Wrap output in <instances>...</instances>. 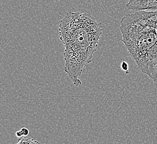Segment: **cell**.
Returning a JSON list of instances; mask_svg holds the SVG:
<instances>
[{
    "label": "cell",
    "mask_w": 157,
    "mask_h": 144,
    "mask_svg": "<svg viewBox=\"0 0 157 144\" xmlns=\"http://www.w3.org/2000/svg\"><path fill=\"white\" fill-rule=\"evenodd\" d=\"M29 130L27 128H22L20 131H18L16 132V136L18 138H22V136L26 137L27 135H29Z\"/></svg>",
    "instance_id": "cell-5"
},
{
    "label": "cell",
    "mask_w": 157,
    "mask_h": 144,
    "mask_svg": "<svg viewBox=\"0 0 157 144\" xmlns=\"http://www.w3.org/2000/svg\"><path fill=\"white\" fill-rule=\"evenodd\" d=\"M102 24L88 13L68 12L59 24L60 39L65 47V70L76 86L86 64L90 63L103 34Z\"/></svg>",
    "instance_id": "cell-1"
},
{
    "label": "cell",
    "mask_w": 157,
    "mask_h": 144,
    "mask_svg": "<svg viewBox=\"0 0 157 144\" xmlns=\"http://www.w3.org/2000/svg\"><path fill=\"white\" fill-rule=\"evenodd\" d=\"M120 30L121 41L138 68L157 82V10L127 14Z\"/></svg>",
    "instance_id": "cell-2"
},
{
    "label": "cell",
    "mask_w": 157,
    "mask_h": 144,
    "mask_svg": "<svg viewBox=\"0 0 157 144\" xmlns=\"http://www.w3.org/2000/svg\"><path fill=\"white\" fill-rule=\"evenodd\" d=\"M121 67L124 71H128V65L125 62H123V63L121 65Z\"/></svg>",
    "instance_id": "cell-6"
},
{
    "label": "cell",
    "mask_w": 157,
    "mask_h": 144,
    "mask_svg": "<svg viewBox=\"0 0 157 144\" xmlns=\"http://www.w3.org/2000/svg\"><path fill=\"white\" fill-rule=\"evenodd\" d=\"M17 144H41L39 142L33 139L29 138L24 137L20 138L18 140V142Z\"/></svg>",
    "instance_id": "cell-4"
},
{
    "label": "cell",
    "mask_w": 157,
    "mask_h": 144,
    "mask_svg": "<svg viewBox=\"0 0 157 144\" xmlns=\"http://www.w3.org/2000/svg\"><path fill=\"white\" fill-rule=\"evenodd\" d=\"M126 7L134 11L157 10V0H129Z\"/></svg>",
    "instance_id": "cell-3"
}]
</instances>
